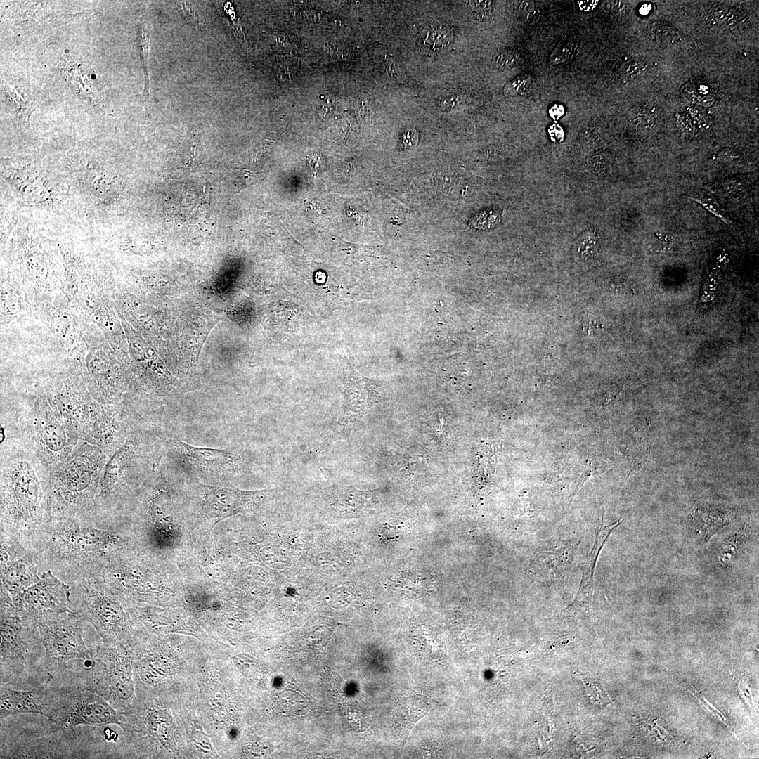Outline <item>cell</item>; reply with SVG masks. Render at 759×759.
Returning a JSON list of instances; mask_svg holds the SVG:
<instances>
[{
	"mask_svg": "<svg viewBox=\"0 0 759 759\" xmlns=\"http://www.w3.org/2000/svg\"><path fill=\"white\" fill-rule=\"evenodd\" d=\"M55 686L58 690L56 706L48 719L57 729L120 725L122 713L99 694L77 685Z\"/></svg>",
	"mask_w": 759,
	"mask_h": 759,
	"instance_id": "cell-13",
	"label": "cell"
},
{
	"mask_svg": "<svg viewBox=\"0 0 759 759\" xmlns=\"http://www.w3.org/2000/svg\"><path fill=\"white\" fill-rule=\"evenodd\" d=\"M12 271H8L25 289L27 297L61 296L62 257H58L33 234L18 236L10 251Z\"/></svg>",
	"mask_w": 759,
	"mask_h": 759,
	"instance_id": "cell-8",
	"label": "cell"
},
{
	"mask_svg": "<svg viewBox=\"0 0 759 759\" xmlns=\"http://www.w3.org/2000/svg\"><path fill=\"white\" fill-rule=\"evenodd\" d=\"M136 427L137 424L103 469L95 502L96 515L101 523L117 524L130 496L134 479L150 458V439L145 430Z\"/></svg>",
	"mask_w": 759,
	"mask_h": 759,
	"instance_id": "cell-6",
	"label": "cell"
},
{
	"mask_svg": "<svg viewBox=\"0 0 759 759\" xmlns=\"http://www.w3.org/2000/svg\"><path fill=\"white\" fill-rule=\"evenodd\" d=\"M41 575L37 583L13 598L17 615L37 627L74 611L70 585L51 570Z\"/></svg>",
	"mask_w": 759,
	"mask_h": 759,
	"instance_id": "cell-15",
	"label": "cell"
},
{
	"mask_svg": "<svg viewBox=\"0 0 759 759\" xmlns=\"http://www.w3.org/2000/svg\"><path fill=\"white\" fill-rule=\"evenodd\" d=\"M517 56L510 48H505L498 50L493 58V63L500 68L512 67L517 61Z\"/></svg>",
	"mask_w": 759,
	"mask_h": 759,
	"instance_id": "cell-33",
	"label": "cell"
},
{
	"mask_svg": "<svg viewBox=\"0 0 759 759\" xmlns=\"http://www.w3.org/2000/svg\"><path fill=\"white\" fill-rule=\"evenodd\" d=\"M548 134L551 140L555 143H559L564 140V130L557 123H554L548 129Z\"/></svg>",
	"mask_w": 759,
	"mask_h": 759,
	"instance_id": "cell-38",
	"label": "cell"
},
{
	"mask_svg": "<svg viewBox=\"0 0 759 759\" xmlns=\"http://www.w3.org/2000/svg\"><path fill=\"white\" fill-rule=\"evenodd\" d=\"M39 562L34 553H26L1 566V583L12 598L37 583L41 576Z\"/></svg>",
	"mask_w": 759,
	"mask_h": 759,
	"instance_id": "cell-21",
	"label": "cell"
},
{
	"mask_svg": "<svg viewBox=\"0 0 759 759\" xmlns=\"http://www.w3.org/2000/svg\"><path fill=\"white\" fill-rule=\"evenodd\" d=\"M80 176L87 188L102 199H110V187L114 182L110 171L93 167H86Z\"/></svg>",
	"mask_w": 759,
	"mask_h": 759,
	"instance_id": "cell-24",
	"label": "cell"
},
{
	"mask_svg": "<svg viewBox=\"0 0 759 759\" xmlns=\"http://www.w3.org/2000/svg\"><path fill=\"white\" fill-rule=\"evenodd\" d=\"M135 414L122 401L103 404L95 401L82 432L84 440L110 456L125 441L136 424Z\"/></svg>",
	"mask_w": 759,
	"mask_h": 759,
	"instance_id": "cell-16",
	"label": "cell"
},
{
	"mask_svg": "<svg viewBox=\"0 0 759 759\" xmlns=\"http://www.w3.org/2000/svg\"><path fill=\"white\" fill-rule=\"evenodd\" d=\"M718 158L722 160H732L738 156L730 149H722L718 154Z\"/></svg>",
	"mask_w": 759,
	"mask_h": 759,
	"instance_id": "cell-42",
	"label": "cell"
},
{
	"mask_svg": "<svg viewBox=\"0 0 759 759\" xmlns=\"http://www.w3.org/2000/svg\"><path fill=\"white\" fill-rule=\"evenodd\" d=\"M2 435L0 533L37 554L51 521L48 467L20 440Z\"/></svg>",
	"mask_w": 759,
	"mask_h": 759,
	"instance_id": "cell-1",
	"label": "cell"
},
{
	"mask_svg": "<svg viewBox=\"0 0 759 759\" xmlns=\"http://www.w3.org/2000/svg\"><path fill=\"white\" fill-rule=\"evenodd\" d=\"M564 106L560 104H554L549 109V115L555 122L564 114Z\"/></svg>",
	"mask_w": 759,
	"mask_h": 759,
	"instance_id": "cell-41",
	"label": "cell"
},
{
	"mask_svg": "<svg viewBox=\"0 0 759 759\" xmlns=\"http://www.w3.org/2000/svg\"><path fill=\"white\" fill-rule=\"evenodd\" d=\"M1 387L2 434L20 440L48 467L65 460L84 441L34 381Z\"/></svg>",
	"mask_w": 759,
	"mask_h": 759,
	"instance_id": "cell-2",
	"label": "cell"
},
{
	"mask_svg": "<svg viewBox=\"0 0 759 759\" xmlns=\"http://www.w3.org/2000/svg\"><path fill=\"white\" fill-rule=\"evenodd\" d=\"M1 176L20 197L31 205L52 207L56 201L53 188L39 166L31 159H1Z\"/></svg>",
	"mask_w": 759,
	"mask_h": 759,
	"instance_id": "cell-17",
	"label": "cell"
},
{
	"mask_svg": "<svg viewBox=\"0 0 759 759\" xmlns=\"http://www.w3.org/2000/svg\"><path fill=\"white\" fill-rule=\"evenodd\" d=\"M309 165L310 168L315 171H319L323 169L325 163L323 157L320 154L314 153L310 156L309 159Z\"/></svg>",
	"mask_w": 759,
	"mask_h": 759,
	"instance_id": "cell-39",
	"label": "cell"
},
{
	"mask_svg": "<svg viewBox=\"0 0 759 759\" xmlns=\"http://www.w3.org/2000/svg\"><path fill=\"white\" fill-rule=\"evenodd\" d=\"M516 5L518 14L524 18H531L534 13V4L533 1H517Z\"/></svg>",
	"mask_w": 759,
	"mask_h": 759,
	"instance_id": "cell-36",
	"label": "cell"
},
{
	"mask_svg": "<svg viewBox=\"0 0 759 759\" xmlns=\"http://www.w3.org/2000/svg\"><path fill=\"white\" fill-rule=\"evenodd\" d=\"M704 188L713 195H729L739 192L742 183L739 178L729 177L706 184Z\"/></svg>",
	"mask_w": 759,
	"mask_h": 759,
	"instance_id": "cell-28",
	"label": "cell"
},
{
	"mask_svg": "<svg viewBox=\"0 0 759 759\" xmlns=\"http://www.w3.org/2000/svg\"><path fill=\"white\" fill-rule=\"evenodd\" d=\"M467 3L478 20H484L491 14L493 6L491 1H470Z\"/></svg>",
	"mask_w": 759,
	"mask_h": 759,
	"instance_id": "cell-34",
	"label": "cell"
},
{
	"mask_svg": "<svg viewBox=\"0 0 759 759\" xmlns=\"http://www.w3.org/2000/svg\"><path fill=\"white\" fill-rule=\"evenodd\" d=\"M58 247L63 265L61 296L77 313L98 299L115 300L117 289L106 266L64 245Z\"/></svg>",
	"mask_w": 759,
	"mask_h": 759,
	"instance_id": "cell-10",
	"label": "cell"
},
{
	"mask_svg": "<svg viewBox=\"0 0 759 759\" xmlns=\"http://www.w3.org/2000/svg\"><path fill=\"white\" fill-rule=\"evenodd\" d=\"M573 42L569 37H564L557 45L550 58L554 65L563 63L569 60L573 51Z\"/></svg>",
	"mask_w": 759,
	"mask_h": 759,
	"instance_id": "cell-30",
	"label": "cell"
},
{
	"mask_svg": "<svg viewBox=\"0 0 759 759\" xmlns=\"http://www.w3.org/2000/svg\"><path fill=\"white\" fill-rule=\"evenodd\" d=\"M90 652L91 661L82 679L83 687L103 697L122 713L135 694L129 648L124 644H103L91 647Z\"/></svg>",
	"mask_w": 759,
	"mask_h": 759,
	"instance_id": "cell-9",
	"label": "cell"
},
{
	"mask_svg": "<svg viewBox=\"0 0 759 759\" xmlns=\"http://www.w3.org/2000/svg\"><path fill=\"white\" fill-rule=\"evenodd\" d=\"M453 39V33L450 28L440 25L430 26L424 30L421 41L425 48L435 51L449 45Z\"/></svg>",
	"mask_w": 759,
	"mask_h": 759,
	"instance_id": "cell-25",
	"label": "cell"
},
{
	"mask_svg": "<svg viewBox=\"0 0 759 759\" xmlns=\"http://www.w3.org/2000/svg\"><path fill=\"white\" fill-rule=\"evenodd\" d=\"M34 315L27 293L9 273L1 278V325L25 322Z\"/></svg>",
	"mask_w": 759,
	"mask_h": 759,
	"instance_id": "cell-19",
	"label": "cell"
},
{
	"mask_svg": "<svg viewBox=\"0 0 759 759\" xmlns=\"http://www.w3.org/2000/svg\"><path fill=\"white\" fill-rule=\"evenodd\" d=\"M741 690L743 692V694L746 696L748 701L752 702L751 696L750 692L748 690V689L746 688L745 686H744V687L741 689Z\"/></svg>",
	"mask_w": 759,
	"mask_h": 759,
	"instance_id": "cell-44",
	"label": "cell"
},
{
	"mask_svg": "<svg viewBox=\"0 0 759 759\" xmlns=\"http://www.w3.org/2000/svg\"><path fill=\"white\" fill-rule=\"evenodd\" d=\"M356 110L361 118H370L372 114V107L370 103L365 100H360L356 103Z\"/></svg>",
	"mask_w": 759,
	"mask_h": 759,
	"instance_id": "cell-37",
	"label": "cell"
},
{
	"mask_svg": "<svg viewBox=\"0 0 759 759\" xmlns=\"http://www.w3.org/2000/svg\"><path fill=\"white\" fill-rule=\"evenodd\" d=\"M687 197L701 205L727 226L732 228L734 226V223L727 211L716 200L714 195L706 190L695 191L688 195Z\"/></svg>",
	"mask_w": 759,
	"mask_h": 759,
	"instance_id": "cell-26",
	"label": "cell"
},
{
	"mask_svg": "<svg viewBox=\"0 0 759 759\" xmlns=\"http://www.w3.org/2000/svg\"><path fill=\"white\" fill-rule=\"evenodd\" d=\"M203 508L216 522L238 512L254 492L200 485Z\"/></svg>",
	"mask_w": 759,
	"mask_h": 759,
	"instance_id": "cell-20",
	"label": "cell"
},
{
	"mask_svg": "<svg viewBox=\"0 0 759 759\" xmlns=\"http://www.w3.org/2000/svg\"><path fill=\"white\" fill-rule=\"evenodd\" d=\"M138 44L140 48L141 56L145 72V89L143 91L145 98V109L148 110L150 103V79L148 76V57L150 32L147 23L143 22L140 24L137 32Z\"/></svg>",
	"mask_w": 759,
	"mask_h": 759,
	"instance_id": "cell-27",
	"label": "cell"
},
{
	"mask_svg": "<svg viewBox=\"0 0 759 759\" xmlns=\"http://www.w3.org/2000/svg\"><path fill=\"white\" fill-rule=\"evenodd\" d=\"M337 100L330 93H323L319 96L317 110L319 116L326 119L332 117L337 110Z\"/></svg>",
	"mask_w": 759,
	"mask_h": 759,
	"instance_id": "cell-32",
	"label": "cell"
},
{
	"mask_svg": "<svg viewBox=\"0 0 759 759\" xmlns=\"http://www.w3.org/2000/svg\"><path fill=\"white\" fill-rule=\"evenodd\" d=\"M127 541L122 526L98 519H53L37 553L41 573L51 570L69 585L94 579Z\"/></svg>",
	"mask_w": 759,
	"mask_h": 759,
	"instance_id": "cell-3",
	"label": "cell"
},
{
	"mask_svg": "<svg viewBox=\"0 0 759 759\" xmlns=\"http://www.w3.org/2000/svg\"><path fill=\"white\" fill-rule=\"evenodd\" d=\"M598 4V1L595 0H587L584 1H578L579 7L581 10L589 11L593 10Z\"/></svg>",
	"mask_w": 759,
	"mask_h": 759,
	"instance_id": "cell-43",
	"label": "cell"
},
{
	"mask_svg": "<svg viewBox=\"0 0 759 759\" xmlns=\"http://www.w3.org/2000/svg\"><path fill=\"white\" fill-rule=\"evenodd\" d=\"M647 5H644V6H643L642 7V8L640 9V12H641V13H642V14L645 15L646 13H647L649 12V11L650 9H649L648 8H647Z\"/></svg>",
	"mask_w": 759,
	"mask_h": 759,
	"instance_id": "cell-45",
	"label": "cell"
},
{
	"mask_svg": "<svg viewBox=\"0 0 759 759\" xmlns=\"http://www.w3.org/2000/svg\"><path fill=\"white\" fill-rule=\"evenodd\" d=\"M620 522L621 520H618L598 530L594 547L585 560L580 588L572 604L576 608L583 606L588 607L590 604L593 591L594 574L599 554L610 534L619 525Z\"/></svg>",
	"mask_w": 759,
	"mask_h": 759,
	"instance_id": "cell-23",
	"label": "cell"
},
{
	"mask_svg": "<svg viewBox=\"0 0 759 759\" xmlns=\"http://www.w3.org/2000/svg\"><path fill=\"white\" fill-rule=\"evenodd\" d=\"M466 101L467 98L463 95H452L441 99L438 105L443 110H450L461 107Z\"/></svg>",
	"mask_w": 759,
	"mask_h": 759,
	"instance_id": "cell-35",
	"label": "cell"
},
{
	"mask_svg": "<svg viewBox=\"0 0 759 759\" xmlns=\"http://www.w3.org/2000/svg\"><path fill=\"white\" fill-rule=\"evenodd\" d=\"M0 688L1 720L27 714H39L50 718L56 708L58 690L50 682L30 689L3 685Z\"/></svg>",
	"mask_w": 759,
	"mask_h": 759,
	"instance_id": "cell-18",
	"label": "cell"
},
{
	"mask_svg": "<svg viewBox=\"0 0 759 759\" xmlns=\"http://www.w3.org/2000/svg\"><path fill=\"white\" fill-rule=\"evenodd\" d=\"M646 67V64L637 58H631L625 62L621 67V75L625 81H631L636 78Z\"/></svg>",
	"mask_w": 759,
	"mask_h": 759,
	"instance_id": "cell-31",
	"label": "cell"
},
{
	"mask_svg": "<svg viewBox=\"0 0 759 759\" xmlns=\"http://www.w3.org/2000/svg\"><path fill=\"white\" fill-rule=\"evenodd\" d=\"M171 443L181 459L195 468L219 471L233 467L236 462L235 455L229 450L193 446L177 439Z\"/></svg>",
	"mask_w": 759,
	"mask_h": 759,
	"instance_id": "cell-22",
	"label": "cell"
},
{
	"mask_svg": "<svg viewBox=\"0 0 759 759\" xmlns=\"http://www.w3.org/2000/svg\"><path fill=\"white\" fill-rule=\"evenodd\" d=\"M35 317L51 332L64 348L67 360L83 364L92 335L83 317L62 296L29 297Z\"/></svg>",
	"mask_w": 759,
	"mask_h": 759,
	"instance_id": "cell-12",
	"label": "cell"
},
{
	"mask_svg": "<svg viewBox=\"0 0 759 759\" xmlns=\"http://www.w3.org/2000/svg\"><path fill=\"white\" fill-rule=\"evenodd\" d=\"M1 685L30 689L51 681L39 627L25 622L16 613L0 614Z\"/></svg>",
	"mask_w": 759,
	"mask_h": 759,
	"instance_id": "cell-5",
	"label": "cell"
},
{
	"mask_svg": "<svg viewBox=\"0 0 759 759\" xmlns=\"http://www.w3.org/2000/svg\"><path fill=\"white\" fill-rule=\"evenodd\" d=\"M403 145L406 148H411L417 143V136L415 131H407L403 136Z\"/></svg>",
	"mask_w": 759,
	"mask_h": 759,
	"instance_id": "cell-40",
	"label": "cell"
},
{
	"mask_svg": "<svg viewBox=\"0 0 759 759\" xmlns=\"http://www.w3.org/2000/svg\"><path fill=\"white\" fill-rule=\"evenodd\" d=\"M84 622L73 611L39 626L50 682L83 687L82 676L91 657L83 637Z\"/></svg>",
	"mask_w": 759,
	"mask_h": 759,
	"instance_id": "cell-7",
	"label": "cell"
},
{
	"mask_svg": "<svg viewBox=\"0 0 759 759\" xmlns=\"http://www.w3.org/2000/svg\"><path fill=\"white\" fill-rule=\"evenodd\" d=\"M533 81L530 74L523 75L507 83L504 87V93L507 96L524 95Z\"/></svg>",
	"mask_w": 759,
	"mask_h": 759,
	"instance_id": "cell-29",
	"label": "cell"
},
{
	"mask_svg": "<svg viewBox=\"0 0 759 759\" xmlns=\"http://www.w3.org/2000/svg\"><path fill=\"white\" fill-rule=\"evenodd\" d=\"M84 377L91 397L103 404L123 401L125 372L121 356L105 337L92 334L84 361Z\"/></svg>",
	"mask_w": 759,
	"mask_h": 759,
	"instance_id": "cell-14",
	"label": "cell"
},
{
	"mask_svg": "<svg viewBox=\"0 0 759 759\" xmlns=\"http://www.w3.org/2000/svg\"><path fill=\"white\" fill-rule=\"evenodd\" d=\"M70 585L74 611L93 626L103 643L108 646L123 644L126 628L125 602L96 579L80 580Z\"/></svg>",
	"mask_w": 759,
	"mask_h": 759,
	"instance_id": "cell-11",
	"label": "cell"
},
{
	"mask_svg": "<svg viewBox=\"0 0 759 759\" xmlns=\"http://www.w3.org/2000/svg\"><path fill=\"white\" fill-rule=\"evenodd\" d=\"M109 458L105 450L84 441L67 458L48 467L51 519H97L96 498Z\"/></svg>",
	"mask_w": 759,
	"mask_h": 759,
	"instance_id": "cell-4",
	"label": "cell"
}]
</instances>
